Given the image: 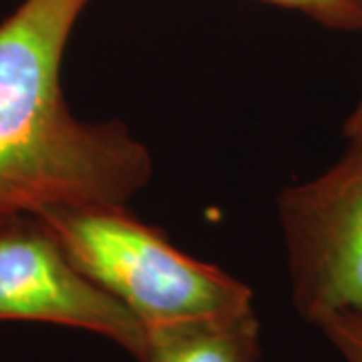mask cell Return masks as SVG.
Instances as JSON below:
<instances>
[{
    "label": "cell",
    "mask_w": 362,
    "mask_h": 362,
    "mask_svg": "<svg viewBox=\"0 0 362 362\" xmlns=\"http://www.w3.org/2000/svg\"><path fill=\"white\" fill-rule=\"evenodd\" d=\"M0 320L89 330L137 361L145 346L141 320L85 278L33 216L0 223Z\"/></svg>",
    "instance_id": "277c9868"
},
{
    "label": "cell",
    "mask_w": 362,
    "mask_h": 362,
    "mask_svg": "<svg viewBox=\"0 0 362 362\" xmlns=\"http://www.w3.org/2000/svg\"><path fill=\"white\" fill-rule=\"evenodd\" d=\"M362 127V95L361 99H358V103L354 107V111L350 113L349 119H346V123H344V135H349V133H354V131H358Z\"/></svg>",
    "instance_id": "ba28073f"
},
{
    "label": "cell",
    "mask_w": 362,
    "mask_h": 362,
    "mask_svg": "<svg viewBox=\"0 0 362 362\" xmlns=\"http://www.w3.org/2000/svg\"><path fill=\"white\" fill-rule=\"evenodd\" d=\"M314 180L280 194L292 302L316 324L332 314L362 316V127Z\"/></svg>",
    "instance_id": "3957f363"
},
{
    "label": "cell",
    "mask_w": 362,
    "mask_h": 362,
    "mask_svg": "<svg viewBox=\"0 0 362 362\" xmlns=\"http://www.w3.org/2000/svg\"><path fill=\"white\" fill-rule=\"evenodd\" d=\"M344 362H362V316L332 314L316 324Z\"/></svg>",
    "instance_id": "52a82bcc"
},
{
    "label": "cell",
    "mask_w": 362,
    "mask_h": 362,
    "mask_svg": "<svg viewBox=\"0 0 362 362\" xmlns=\"http://www.w3.org/2000/svg\"><path fill=\"white\" fill-rule=\"evenodd\" d=\"M90 0H25L0 23V223L42 209L125 206L153 175L119 121H81L61 87L66 42Z\"/></svg>",
    "instance_id": "6da1fadb"
},
{
    "label": "cell",
    "mask_w": 362,
    "mask_h": 362,
    "mask_svg": "<svg viewBox=\"0 0 362 362\" xmlns=\"http://www.w3.org/2000/svg\"><path fill=\"white\" fill-rule=\"evenodd\" d=\"M256 310L145 328L139 362H258Z\"/></svg>",
    "instance_id": "5b68a950"
},
{
    "label": "cell",
    "mask_w": 362,
    "mask_h": 362,
    "mask_svg": "<svg viewBox=\"0 0 362 362\" xmlns=\"http://www.w3.org/2000/svg\"><path fill=\"white\" fill-rule=\"evenodd\" d=\"M337 30H362V0H264Z\"/></svg>",
    "instance_id": "8992f818"
},
{
    "label": "cell",
    "mask_w": 362,
    "mask_h": 362,
    "mask_svg": "<svg viewBox=\"0 0 362 362\" xmlns=\"http://www.w3.org/2000/svg\"><path fill=\"white\" fill-rule=\"evenodd\" d=\"M85 278L145 328L254 308L250 286L181 252L119 204L61 206L35 214Z\"/></svg>",
    "instance_id": "7a4b0ae2"
}]
</instances>
